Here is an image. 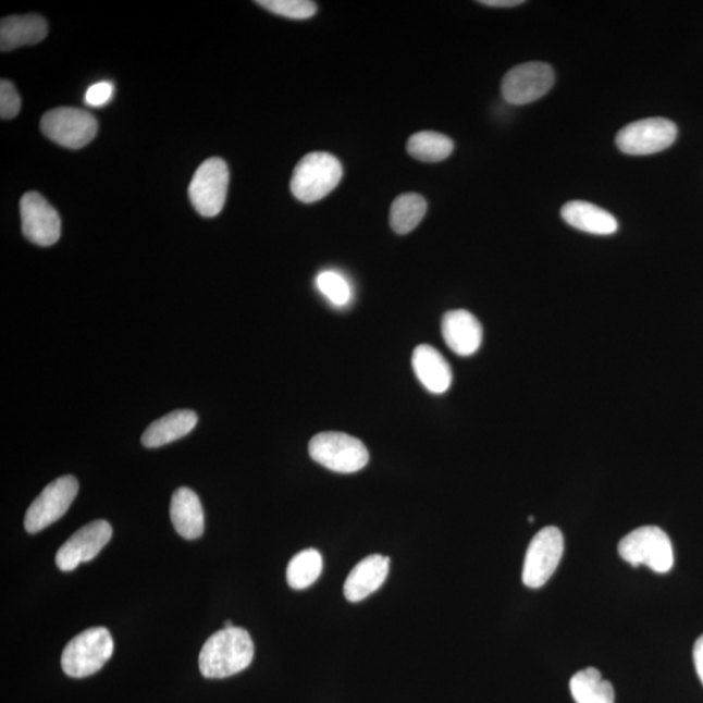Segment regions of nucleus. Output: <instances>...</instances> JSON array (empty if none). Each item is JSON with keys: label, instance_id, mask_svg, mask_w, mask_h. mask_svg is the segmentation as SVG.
<instances>
[{"label": "nucleus", "instance_id": "obj_11", "mask_svg": "<svg viewBox=\"0 0 703 703\" xmlns=\"http://www.w3.org/2000/svg\"><path fill=\"white\" fill-rule=\"evenodd\" d=\"M555 73L552 65L541 62L517 65L503 78L502 95L510 104H528L552 90Z\"/></svg>", "mask_w": 703, "mask_h": 703}, {"label": "nucleus", "instance_id": "obj_15", "mask_svg": "<svg viewBox=\"0 0 703 703\" xmlns=\"http://www.w3.org/2000/svg\"><path fill=\"white\" fill-rule=\"evenodd\" d=\"M388 570V556L375 554L362 559L350 570L346 583H344V595L347 601L361 602L370 594L375 593L386 581Z\"/></svg>", "mask_w": 703, "mask_h": 703}, {"label": "nucleus", "instance_id": "obj_1", "mask_svg": "<svg viewBox=\"0 0 703 703\" xmlns=\"http://www.w3.org/2000/svg\"><path fill=\"white\" fill-rule=\"evenodd\" d=\"M255 643L243 628H223L205 642L200 653V671L207 679L230 678L250 666Z\"/></svg>", "mask_w": 703, "mask_h": 703}, {"label": "nucleus", "instance_id": "obj_20", "mask_svg": "<svg viewBox=\"0 0 703 703\" xmlns=\"http://www.w3.org/2000/svg\"><path fill=\"white\" fill-rule=\"evenodd\" d=\"M198 416L194 410H175L150 424L141 437L145 447L158 448L182 440L196 428Z\"/></svg>", "mask_w": 703, "mask_h": 703}, {"label": "nucleus", "instance_id": "obj_17", "mask_svg": "<svg viewBox=\"0 0 703 703\" xmlns=\"http://www.w3.org/2000/svg\"><path fill=\"white\" fill-rule=\"evenodd\" d=\"M170 516L178 535L197 540L203 534L205 515L200 497L188 488L177 489L171 497Z\"/></svg>", "mask_w": 703, "mask_h": 703}, {"label": "nucleus", "instance_id": "obj_25", "mask_svg": "<svg viewBox=\"0 0 703 703\" xmlns=\"http://www.w3.org/2000/svg\"><path fill=\"white\" fill-rule=\"evenodd\" d=\"M317 288L335 307H346L351 298V288L343 275L336 271H322L317 276Z\"/></svg>", "mask_w": 703, "mask_h": 703}, {"label": "nucleus", "instance_id": "obj_28", "mask_svg": "<svg viewBox=\"0 0 703 703\" xmlns=\"http://www.w3.org/2000/svg\"><path fill=\"white\" fill-rule=\"evenodd\" d=\"M112 95H114V85L110 82H101L90 86L86 91L85 101L91 108H101L111 101Z\"/></svg>", "mask_w": 703, "mask_h": 703}, {"label": "nucleus", "instance_id": "obj_9", "mask_svg": "<svg viewBox=\"0 0 703 703\" xmlns=\"http://www.w3.org/2000/svg\"><path fill=\"white\" fill-rule=\"evenodd\" d=\"M78 493V482L73 476H63L42 490L26 510V532L36 534L54 523L67 513Z\"/></svg>", "mask_w": 703, "mask_h": 703}, {"label": "nucleus", "instance_id": "obj_5", "mask_svg": "<svg viewBox=\"0 0 703 703\" xmlns=\"http://www.w3.org/2000/svg\"><path fill=\"white\" fill-rule=\"evenodd\" d=\"M619 555L633 567L646 566L666 574L674 567V547L666 532L658 527L632 530L619 543Z\"/></svg>", "mask_w": 703, "mask_h": 703}, {"label": "nucleus", "instance_id": "obj_13", "mask_svg": "<svg viewBox=\"0 0 703 703\" xmlns=\"http://www.w3.org/2000/svg\"><path fill=\"white\" fill-rule=\"evenodd\" d=\"M112 536L108 521L96 520L78 529L64 545L58 550L55 563L63 572H71L79 564L90 562L101 553Z\"/></svg>", "mask_w": 703, "mask_h": 703}, {"label": "nucleus", "instance_id": "obj_21", "mask_svg": "<svg viewBox=\"0 0 703 703\" xmlns=\"http://www.w3.org/2000/svg\"><path fill=\"white\" fill-rule=\"evenodd\" d=\"M569 688L576 703H615L612 682L603 680L601 673L594 667L574 675Z\"/></svg>", "mask_w": 703, "mask_h": 703}, {"label": "nucleus", "instance_id": "obj_23", "mask_svg": "<svg viewBox=\"0 0 703 703\" xmlns=\"http://www.w3.org/2000/svg\"><path fill=\"white\" fill-rule=\"evenodd\" d=\"M407 150L421 162H441L454 151V141L437 132L422 131L409 138Z\"/></svg>", "mask_w": 703, "mask_h": 703}, {"label": "nucleus", "instance_id": "obj_29", "mask_svg": "<svg viewBox=\"0 0 703 703\" xmlns=\"http://www.w3.org/2000/svg\"><path fill=\"white\" fill-rule=\"evenodd\" d=\"M693 659H694L695 671H698L699 678L703 684V634L694 643Z\"/></svg>", "mask_w": 703, "mask_h": 703}, {"label": "nucleus", "instance_id": "obj_16", "mask_svg": "<svg viewBox=\"0 0 703 703\" xmlns=\"http://www.w3.org/2000/svg\"><path fill=\"white\" fill-rule=\"evenodd\" d=\"M415 374L422 386L431 394L447 393L454 381L453 369L446 358L434 347L422 344L415 349L412 356Z\"/></svg>", "mask_w": 703, "mask_h": 703}, {"label": "nucleus", "instance_id": "obj_22", "mask_svg": "<svg viewBox=\"0 0 703 703\" xmlns=\"http://www.w3.org/2000/svg\"><path fill=\"white\" fill-rule=\"evenodd\" d=\"M428 203L417 194H406L391 205L390 224L396 234L407 235L419 225L427 214Z\"/></svg>", "mask_w": 703, "mask_h": 703}, {"label": "nucleus", "instance_id": "obj_12", "mask_svg": "<svg viewBox=\"0 0 703 703\" xmlns=\"http://www.w3.org/2000/svg\"><path fill=\"white\" fill-rule=\"evenodd\" d=\"M20 217L25 238L39 247H51L61 238L62 222L58 211L37 192L20 201Z\"/></svg>", "mask_w": 703, "mask_h": 703}, {"label": "nucleus", "instance_id": "obj_27", "mask_svg": "<svg viewBox=\"0 0 703 703\" xmlns=\"http://www.w3.org/2000/svg\"><path fill=\"white\" fill-rule=\"evenodd\" d=\"M20 109H22V99H20L15 85L9 79H2L0 82V116L3 121H10L18 115Z\"/></svg>", "mask_w": 703, "mask_h": 703}, {"label": "nucleus", "instance_id": "obj_18", "mask_svg": "<svg viewBox=\"0 0 703 703\" xmlns=\"http://www.w3.org/2000/svg\"><path fill=\"white\" fill-rule=\"evenodd\" d=\"M562 218L570 227L592 235H613L619 229V223L612 212L585 201H570L564 205Z\"/></svg>", "mask_w": 703, "mask_h": 703}, {"label": "nucleus", "instance_id": "obj_14", "mask_svg": "<svg viewBox=\"0 0 703 703\" xmlns=\"http://www.w3.org/2000/svg\"><path fill=\"white\" fill-rule=\"evenodd\" d=\"M442 335L448 348L461 357H469L480 349L483 329L468 310L447 311L442 320Z\"/></svg>", "mask_w": 703, "mask_h": 703}, {"label": "nucleus", "instance_id": "obj_10", "mask_svg": "<svg viewBox=\"0 0 703 703\" xmlns=\"http://www.w3.org/2000/svg\"><path fill=\"white\" fill-rule=\"evenodd\" d=\"M676 136L678 128L668 119H642L622 128L616 136V145L626 155L649 156L669 148Z\"/></svg>", "mask_w": 703, "mask_h": 703}, {"label": "nucleus", "instance_id": "obj_6", "mask_svg": "<svg viewBox=\"0 0 703 703\" xmlns=\"http://www.w3.org/2000/svg\"><path fill=\"white\" fill-rule=\"evenodd\" d=\"M230 183L227 163L221 158H210L196 171L189 185V198L198 214L217 217L224 208Z\"/></svg>", "mask_w": 703, "mask_h": 703}, {"label": "nucleus", "instance_id": "obj_30", "mask_svg": "<svg viewBox=\"0 0 703 703\" xmlns=\"http://www.w3.org/2000/svg\"><path fill=\"white\" fill-rule=\"evenodd\" d=\"M522 3V0H481L480 2V4L488 7H516Z\"/></svg>", "mask_w": 703, "mask_h": 703}, {"label": "nucleus", "instance_id": "obj_3", "mask_svg": "<svg viewBox=\"0 0 703 703\" xmlns=\"http://www.w3.org/2000/svg\"><path fill=\"white\" fill-rule=\"evenodd\" d=\"M114 653V640L109 629H86L72 639L62 654V668L71 678L83 679L95 675Z\"/></svg>", "mask_w": 703, "mask_h": 703}, {"label": "nucleus", "instance_id": "obj_19", "mask_svg": "<svg viewBox=\"0 0 703 703\" xmlns=\"http://www.w3.org/2000/svg\"><path fill=\"white\" fill-rule=\"evenodd\" d=\"M48 23L39 15L10 16L0 23V49L11 51L36 45L48 36Z\"/></svg>", "mask_w": 703, "mask_h": 703}, {"label": "nucleus", "instance_id": "obj_7", "mask_svg": "<svg viewBox=\"0 0 703 703\" xmlns=\"http://www.w3.org/2000/svg\"><path fill=\"white\" fill-rule=\"evenodd\" d=\"M564 539L556 527H546L534 535L522 568L523 585L539 589L552 579L563 558Z\"/></svg>", "mask_w": 703, "mask_h": 703}, {"label": "nucleus", "instance_id": "obj_31", "mask_svg": "<svg viewBox=\"0 0 703 703\" xmlns=\"http://www.w3.org/2000/svg\"><path fill=\"white\" fill-rule=\"evenodd\" d=\"M234 627H235V626H232V622H231L230 620H227V621H225V622H224V628H225V629H230V628H234Z\"/></svg>", "mask_w": 703, "mask_h": 703}, {"label": "nucleus", "instance_id": "obj_24", "mask_svg": "<svg viewBox=\"0 0 703 703\" xmlns=\"http://www.w3.org/2000/svg\"><path fill=\"white\" fill-rule=\"evenodd\" d=\"M322 555L314 548L304 550L291 559L287 567V582L292 589H307L320 579L322 574Z\"/></svg>", "mask_w": 703, "mask_h": 703}, {"label": "nucleus", "instance_id": "obj_2", "mask_svg": "<svg viewBox=\"0 0 703 703\" xmlns=\"http://www.w3.org/2000/svg\"><path fill=\"white\" fill-rule=\"evenodd\" d=\"M342 177L340 159L330 152H310L294 170L291 178L292 195L305 203L320 201L340 185Z\"/></svg>", "mask_w": 703, "mask_h": 703}, {"label": "nucleus", "instance_id": "obj_8", "mask_svg": "<svg viewBox=\"0 0 703 703\" xmlns=\"http://www.w3.org/2000/svg\"><path fill=\"white\" fill-rule=\"evenodd\" d=\"M41 130L46 137L64 148L82 149L96 137L98 123L88 111L59 108L46 112Z\"/></svg>", "mask_w": 703, "mask_h": 703}, {"label": "nucleus", "instance_id": "obj_4", "mask_svg": "<svg viewBox=\"0 0 703 703\" xmlns=\"http://www.w3.org/2000/svg\"><path fill=\"white\" fill-rule=\"evenodd\" d=\"M309 455L320 466L344 474L360 472L369 462V451L360 440L336 431L313 436Z\"/></svg>", "mask_w": 703, "mask_h": 703}, {"label": "nucleus", "instance_id": "obj_26", "mask_svg": "<svg viewBox=\"0 0 703 703\" xmlns=\"http://www.w3.org/2000/svg\"><path fill=\"white\" fill-rule=\"evenodd\" d=\"M258 5L287 18L307 20L317 13V4L309 0H258Z\"/></svg>", "mask_w": 703, "mask_h": 703}]
</instances>
